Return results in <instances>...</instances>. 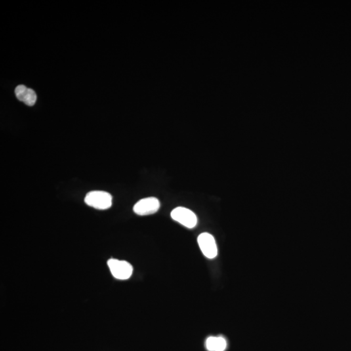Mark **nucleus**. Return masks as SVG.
I'll list each match as a JSON object with an SVG mask.
<instances>
[{
    "label": "nucleus",
    "instance_id": "obj_1",
    "mask_svg": "<svg viewBox=\"0 0 351 351\" xmlns=\"http://www.w3.org/2000/svg\"><path fill=\"white\" fill-rule=\"evenodd\" d=\"M113 197L103 191H93L87 193L85 203L90 207L100 210H108L112 206Z\"/></svg>",
    "mask_w": 351,
    "mask_h": 351
},
{
    "label": "nucleus",
    "instance_id": "obj_2",
    "mask_svg": "<svg viewBox=\"0 0 351 351\" xmlns=\"http://www.w3.org/2000/svg\"><path fill=\"white\" fill-rule=\"evenodd\" d=\"M171 217L175 221L188 228H193L197 226L198 219L194 212L188 208L178 207L172 210Z\"/></svg>",
    "mask_w": 351,
    "mask_h": 351
},
{
    "label": "nucleus",
    "instance_id": "obj_3",
    "mask_svg": "<svg viewBox=\"0 0 351 351\" xmlns=\"http://www.w3.org/2000/svg\"><path fill=\"white\" fill-rule=\"evenodd\" d=\"M108 265L111 274L115 279L127 280L133 273V267L129 262L117 259H110Z\"/></svg>",
    "mask_w": 351,
    "mask_h": 351
},
{
    "label": "nucleus",
    "instance_id": "obj_4",
    "mask_svg": "<svg viewBox=\"0 0 351 351\" xmlns=\"http://www.w3.org/2000/svg\"><path fill=\"white\" fill-rule=\"evenodd\" d=\"M200 249L204 255L209 259H213L218 254L217 246L215 238L209 233L205 232L198 237Z\"/></svg>",
    "mask_w": 351,
    "mask_h": 351
},
{
    "label": "nucleus",
    "instance_id": "obj_5",
    "mask_svg": "<svg viewBox=\"0 0 351 351\" xmlns=\"http://www.w3.org/2000/svg\"><path fill=\"white\" fill-rule=\"evenodd\" d=\"M160 208L159 200L155 197H148L139 201L134 207V211L140 216L152 215Z\"/></svg>",
    "mask_w": 351,
    "mask_h": 351
},
{
    "label": "nucleus",
    "instance_id": "obj_6",
    "mask_svg": "<svg viewBox=\"0 0 351 351\" xmlns=\"http://www.w3.org/2000/svg\"><path fill=\"white\" fill-rule=\"evenodd\" d=\"M15 94L16 98L27 106H34L36 102L37 97L34 90L26 87L25 85L17 86L15 89Z\"/></svg>",
    "mask_w": 351,
    "mask_h": 351
},
{
    "label": "nucleus",
    "instance_id": "obj_7",
    "mask_svg": "<svg viewBox=\"0 0 351 351\" xmlns=\"http://www.w3.org/2000/svg\"><path fill=\"white\" fill-rule=\"evenodd\" d=\"M206 347L209 351H224L226 349L227 342L221 336H211L206 342Z\"/></svg>",
    "mask_w": 351,
    "mask_h": 351
}]
</instances>
